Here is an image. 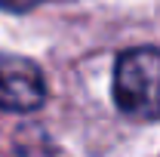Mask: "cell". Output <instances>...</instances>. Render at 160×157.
Returning a JSON list of instances; mask_svg holds the SVG:
<instances>
[{"label": "cell", "instance_id": "6da1fadb", "mask_svg": "<svg viewBox=\"0 0 160 157\" xmlns=\"http://www.w3.org/2000/svg\"><path fill=\"white\" fill-rule=\"evenodd\" d=\"M111 96L117 111L136 123L160 120V46L142 43L117 53Z\"/></svg>", "mask_w": 160, "mask_h": 157}, {"label": "cell", "instance_id": "3957f363", "mask_svg": "<svg viewBox=\"0 0 160 157\" xmlns=\"http://www.w3.org/2000/svg\"><path fill=\"white\" fill-rule=\"evenodd\" d=\"M40 3H46V0H0V9H6V13H16V16H25V13L37 9Z\"/></svg>", "mask_w": 160, "mask_h": 157}, {"label": "cell", "instance_id": "7a4b0ae2", "mask_svg": "<svg viewBox=\"0 0 160 157\" xmlns=\"http://www.w3.org/2000/svg\"><path fill=\"white\" fill-rule=\"evenodd\" d=\"M46 102V77L28 56L0 53V111L34 114Z\"/></svg>", "mask_w": 160, "mask_h": 157}]
</instances>
